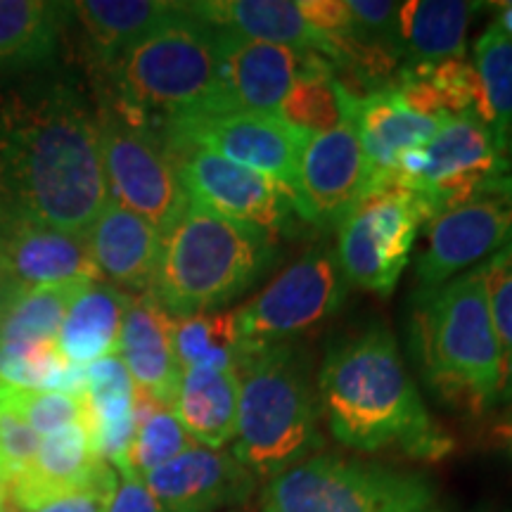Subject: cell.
I'll list each match as a JSON object with an SVG mask.
<instances>
[{
  "label": "cell",
  "instance_id": "603a6c76",
  "mask_svg": "<svg viewBox=\"0 0 512 512\" xmlns=\"http://www.w3.org/2000/svg\"><path fill=\"white\" fill-rule=\"evenodd\" d=\"M117 356L140 394L164 406H174L183 375L174 349V318L152 294L131 297L121 325Z\"/></svg>",
  "mask_w": 512,
  "mask_h": 512
},
{
  "label": "cell",
  "instance_id": "f546056e",
  "mask_svg": "<svg viewBox=\"0 0 512 512\" xmlns=\"http://www.w3.org/2000/svg\"><path fill=\"white\" fill-rule=\"evenodd\" d=\"M93 280L64 285H46L24 290L10 306L0 328V344L19 347H57L64 316L83 287Z\"/></svg>",
  "mask_w": 512,
  "mask_h": 512
},
{
  "label": "cell",
  "instance_id": "ee69618b",
  "mask_svg": "<svg viewBox=\"0 0 512 512\" xmlns=\"http://www.w3.org/2000/svg\"><path fill=\"white\" fill-rule=\"evenodd\" d=\"M508 157H510V162H512V140H510V145H508Z\"/></svg>",
  "mask_w": 512,
  "mask_h": 512
},
{
  "label": "cell",
  "instance_id": "44dd1931",
  "mask_svg": "<svg viewBox=\"0 0 512 512\" xmlns=\"http://www.w3.org/2000/svg\"><path fill=\"white\" fill-rule=\"evenodd\" d=\"M117 477V470L95 453L86 420L48 434L38 444L34 463L8 484L10 505L31 512L50 498L86 489Z\"/></svg>",
  "mask_w": 512,
  "mask_h": 512
},
{
  "label": "cell",
  "instance_id": "9a60e30c",
  "mask_svg": "<svg viewBox=\"0 0 512 512\" xmlns=\"http://www.w3.org/2000/svg\"><path fill=\"white\" fill-rule=\"evenodd\" d=\"M425 169L411 190L425 197L432 219L512 171L494 136L477 117H448L425 145Z\"/></svg>",
  "mask_w": 512,
  "mask_h": 512
},
{
  "label": "cell",
  "instance_id": "7c38bea8",
  "mask_svg": "<svg viewBox=\"0 0 512 512\" xmlns=\"http://www.w3.org/2000/svg\"><path fill=\"white\" fill-rule=\"evenodd\" d=\"M510 242L512 174H505L430 221L427 247L415 268L418 290L448 283L460 271L484 264Z\"/></svg>",
  "mask_w": 512,
  "mask_h": 512
},
{
  "label": "cell",
  "instance_id": "6da1fadb",
  "mask_svg": "<svg viewBox=\"0 0 512 512\" xmlns=\"http://www.w3.org/2000/svg\"><path fill=\"white\" fill-rule=\"evenodd\" d=\"M107 202L98 112L72 76L0 79V207L86 235Z\"/></svg>",
  "mask_w": 512,
  "mask_h": 512
},
{
  "label": "cell",
  "instance_id": "ffe728a7",
  "mask_svg": "<svg viewBox=\"0 0 512 512\" xmlns=\"http://www.w3.org/2000/svg\"><path fill=\"white\" fill-rule=\"evenodd\" d=\"M67 5V41L95 83L133 43L150 34L176 3L162 0H76Z\"/></svg>",
  "mask_w": 512,
  "mask_h": 512
},
{
  "label": "cell",
  "instance_id": "cb8c5ba5",
  "mask_svg": "<svg viewBox=\"0 0 512 512\" xmlns=\"http://www.w3.org/2000/svg\"><path fill=\"white\" fill-rule=\"evenodd\" d=\"M188 10L214 29L233 31L252 41L311 50L330 60V64L337 57L335 38H325L311 29L292 0H204L188 3Z\"/></svg>",
  "mask_w": 512,
  "mask_h": 512
},
{
  "label": "cell",
  "instance_id": "8d00e7d4",
  "mask_svg": "<svg viewBox=\"0 0 512 512\" xmlns=\"http://www.w3.org/2000/svg\"><path fill=\"white\" fill-rule=\"evenodd\" d=\"M117 484L119 475L105 479V482L100 484L86 486V489L69 491V494L50 498V501L38 505V508L31 512H107Z\"/></svg>",
  "mask_w": 512,
  "mask_h": 512
},
{
  "label": "cell",
  "instance_id": "3957f363",
  "mask_svg": "<svg viewBox=\"0 0 512 512\" xmlns=\"http://www.w3.org/2000/svg\"><path fill=\"white\" fill-rule=\"evenodd\" d=\"M408 342L425 382L448 406L472 415L501 406L503 358L482 264L415 292Z\"/></svg>",
  "mask_w": 512,
  "mask_h": 512
},
{
  "label": "cell",
  "instance_id": "f35d334b",
  "mask_svg": "<svg viewBox=\"0 0 512 512\" xmlns=\"http://www.w3.org/2000/svg\"><path fill=\"white\" fill-rule=\"evenodd\" d=\"M107 512H166L147 491L143 479L121 477Z\"/></svg>",
  "mask_w": 512,
  "mask_h": 512
},
{
  "label": "cell",
  "instance_id": "4316f807",
  "mask_svg": "<svg viewBox=\"0 0 512 512\" xmlns=\"http://www.w3.org/2000/svg\"><path fill=\"white\" fill-rule=\"evenodd\" d=\"M131 294L110 283L93 280L76 294L57 335V351L69 366L88 368L119 349L121 325Z\"/></svg>",
  "mask_w": 512,
  "mask_h": 512
},
{
  "label": "cell",
  "instance_id": "d4e9b609",
  "mask_svg": "<svg viewBox=\"0 0 512 512\" xmlns=\"http://www.w3.org/2000/svg\"><path fill=\"white\" fill-rule=\"evenodd\" d=\"M67 5L0 0V79L55 67L67 43Z\"/></svg>",
  "mask_w": 512,
  "mask_h": 512
},
{
  "label": "cell",
  "instance_id": "ab89813d",
  "mask_svg": "<svg viewBox=\"0 0 512 512\" xmlns=\"http://www.w3.org/2000/svg\"><path fill=\"white\" fill-rule=\"evenodd\" d=\"M489 439L498 451L505 453L512 460V413L503 415L501 420H496L489 430Z\"/></svg>",
  "mask_w": 512,
  "mask_h": 512
},
{
  "label": "cell",
  "instance_id": "d6986e66",
  "mask_svg": "<svg viewBox=\"0 0 512 512\" xmlns=\"http://www.w3.org/2000/svg\"><path fill=\"white\" fill-rule=\"evenodd\" d=\"M337 93L344 119L351 121V126L356 128L363 155H366L370 169L368 190L387 183L403 152L413 150V147H425L441 126V121L415 112L394 91L392 83L382 91L366 95V98H354L339 83Z\"/></svg>",
  "mask_w": 512,
  "mask_h": 512
},
{
  "label": "cell",
  "instance_id": "7a4b0ae2",
  "mask_svg": "<svg viewBox=\"0 0 512 512\" xmlns=\"http://www.w3.org/2000/svg\"><path fill=\"white\" fill-rule=\"evenodd\" d=\"M316 384L339 444L363 453L396 451L415 460H441L453 451V439L427 413L387 328L337 342Z\"/></svg>",
  "mask_w": 512,
  "mask_h": 512
},
{
  "label": "cell",
  "instance_id": "7402d4cb",
  "mask_svg": "<svg viewBox=\"0 0 512 512\" xmlns=\"http://www.w3.org/2000/svg\"><path fill=\"white\" fill-rule=\"evenodd\" d=\"M83 238L100 278L136 297L152 292L162 259V233L152 223L110 200Z\"/></svg>",
  "mask_w": 512,
  "mask_h": 512
},
{
  "label": "cell",
  "instance_id": "74e56055",
  "mask_svg": "<svg viewBox=\"0 0 512 512\" xmlns=\"http://www.w3.org/2000/svg\"><path fill=\"white\" fill-rule=\"evenodd\" d=\"M299 12L325 38H351L347 0H299Z\"/></svg>",
  "mask_w": 512,
  "mask_h": 512
},
{
  "label": "cell",
  "instance_id": "9c48e42d",
  "mask_svg": "<svg viewBox=\"0 0 512 512\" xmlns=\"http://www.w3.org/2000/svg\"><path fill=\"white\" fill-rule=\"evenodd\" d=\"M347 292L349 280L339 266L337 249L311 247L233 313L242 356L316 330L342 309Z\"/></svg>",
  "mask_w": 512,
  "mask_h": 512
},
{
  "label": "cell",
  "instance_id": "836d02e7",
  "mask_svg": "<svg viewBox=\"0 0 512 512\" xmlns=\"http://www.w3.org/2000/svg\"><path fill=\"white\" fill-rule=\"evenodd\" d=\"M0 403L10 406L38 437H48L86 420V394L60 389H8L0 387Z\"/></svg>",
  "mask_w": 512,
  "mask_h": 512
},
{
  "label": "cell",
  "instance_id": "277c9868",
  "mask_svg": "<svg viewBox=\"0 0 512 512\" xmlns=\"http://www.w3.org/2000/svg\"><path fill=\"white\" fill-rule=\"evenodd\" d=\"M219 67L216 29L192 15L188 3H176L93 88L98 100L159 128L185 114H228Z\"/></svg>",
  "mask_w": 512,
  "mask_h": 512
},
{
  "label": "cell",
  "instance_id": "52a82bcc",
  "mask_svg": "<svg viewBox=\"0 0 512 512\" xmlns=\"http://www.w3.org/2000/svg\"><path fill=\"white\" fill-rule=\"evenodd\" d=\"M259 512H437L425 477L339 456L306 458L271 477Z\"/></svg>",
  "mask_w": 512,
  "mask_h": 512
},
{
  "label": "cell",
  "instance_id": "30bf717a",
  "mask_svg": "<svg viewBox=\"0 0 512 512\" xmlns=\"http://www.w3.org/2000/svg\"><path fill=\"white\" fill-rule=\"evenodd\" d=\"M432 211L420 192L403 185L368 190L337 226V259L349 285L389 297L411 259Z\"/></svg>",
  "mask_w": 512,
  "mask_h": 512
},
{
  "label": "cell",
  "instance_id": "b9f144b4",
  "mask_svg": "<svg viewBox=\"0 0 512 512\" xmlns=\"http://www.w3.org/2000/svg\"><path fill=\"white\" fill-rule=\"evenodd\" d=\"M491 8H496V19L494 24L503 34L512 38V0H505V3H494Z\"/></svg>",
  "mask_w": 512,
  "mask_h": 512
},
{
  "label": "cell",
  "instance_id": "d6a6232c",
  "mask_svg": "<svg viewBox=\"0 0 512 512\" xmlns=\"http://www.w3.org/2000/svg\"><path fill=\"white\" fill-rule=\"evenodd\" d=\"M278 117L309 136H320L342 124V102L330 62L318 64L294 79L285 100L280 102Z\"/></svg>",
  "mask_w": 512,
  "mask_h": 512
},
{
  "label": "cell",
  "instance_id": "4fadbf2b",
  "mask_svg": "<svg viewBox=\"0 0 512 512\" xmlns=\"http://www.w3.org/2000/svg\"><path fill=\"white\" fill-rule=\"evenodd\" d=\"M169 155L183 190L200 207L271 238L292 226L297 211L290 195L268 176L197 147Z\"/></svg>",
  "mask_w": 512,
  "mask_h": 512
},
{
  "label": "cell",
  "instance_id": "60d3db41",
  "mask_svg": "<svg viewBox=\"0 0 512 512\" xmlns=\"http://www.w3.org/2000/svg\"><path fill=\"white\" fill-rule=\"evenodd\" d=\"M22 292H24L22 287H19L15 280L10 278V275L0 268V328H3V320H5V316H8L10 306L15 304V299Z\"/></svg>",
  "mask_w": 512,
  "mask_h": 512
},
{
  "label": "cell",
  "instance_id": "4dcf8cb0",
  "mask_svg": "<svg viewBox=\"0 0 512 512\" xmlns=\"http://www.w3.org/2000/svg\"><path fill=\"white\" fill-rule=\"evenodd\" d=\"M190 446H195V441L176 418L174 408L136 389V434L126 453L124 472L119 477L143 479L157 467L181 456Z\"/></svg>",
  "mask_w": 512,
  "mask_h": 512
},
{
  "label": "cell",
  "instance_id": "d590c367",
  "mask_svg": "<svg viewBox=\"0 0 512 512\" xmlns=\"http://www.w3.org/2000/svg\"><path fill=\"white\" fill-rule=\"evenodd\" d=\"M41 437L10 406L0 403V472L12 482L34 463Z\"/></svg>",
  "mask_w": 512,
  "mask_h": 512
},
{
  "label": "cell",
  "instance_id": "ba28073f",
  "mask_svg": "<svg viewBox=\"0 0 512 512\" xmlns=\"http://www.w3.org/2000/svg\"><path fill=\"white\" fill-rule=\"evenodd\" d=\"M95 112L110 200L143 216L164 238L188 207L190 197L178 181L162 136L155 126L107 100H98Z\"/></svg>",
  "mask_w": 512,
  "mask_h": 512
},
{
  "label": "cell",
  "instance_id": "7bdbcfd3",
  "mask_svg": "<svg viewBox=\"0 0 512 512\" xmlns=\"http://www.w3.org/2000/svg\"><path fill=\"white\" fill-rule=\"evenodd\" d=\"M10 505V494H8V482H5L3 472H0V512L8 510Z\"/></svg>",
  "mask_w": 512,
  "mask_h": 512
},
{
  "label": "cell",
  "instance_id": "8fae6325",
  "mask_svg": "<svg viewBox=\"0 0 512 512\" xmlns=\"http://www.w3.org/2000/svg\"><path fill=\"white\" fill-rule=\"evenodd\" d=\"M157 131L169 152L185 147L214 152L228 162L268 176L294 204L299 155L311 136L287 126L275 114H185L164 121Z\"/></svg>",
  "mask_w": 512,
  "mask_h": 512
},
{
  "label": "cell",
  "instance_id": "f6af8a7d",
  "mask_svg": "<svg viewBox=\"0 0 512 512\" xmlns=\"http://www.w3.org/2000/svg\"><path fill=\"white\" fill-rule=\"evenodd\" d=\"M5 512H19V510H15V508H12V505H8V510H5Z\"/></svg>",
  "mask_w": 512,
  "mask_h": 512
},
{
  "label": "cell",
  "instance_id": "f1b7e54d",
  "mask_svg": "<svg viewBox=\"0 0 512 512\" xmlns=\"http://www.w3.org/2000/svg\"><path fill=\"white\" fill-rule=\"evenodd\" d=\"M472 64L482 88L479 121L489 128L498 150L508 157L512 140V38L491 22L477 38Z\"/></svg>",
  "mask_w": 512,
  "mask_h": 512
},
{
  "label": "cell",
  "instance_id": "5bb4252c",
  "mask_svg": "<svg viewBox=\"0 0 512 512\" xmlns=\"http://www.w3.org/2000/svg\"><path fill=\"white\" fill-rule=\"evenodd\" d=\"M370 169L356 128L344 119L337 128L306 140L297 164L294 211L320 228L339 226L366 195Z\"/></svg>",
  "mask_w": 512,
  "mask_h": 512
},
{
  "label": "cell",
  "instance_id": "83f0119b",
  "mask_svg": "<svg viewBox=\"0 0 512 512\" xmlns=\"http://www.w3.org/2000/svg\"><path fill=\"white\" fill-rule=\"evenodd\" d=\"M240 380L235 370L188 368L174 399V413L195 444L226 448L238 425Z\"/></svg>",
  "mask_w": 512,
  "mask_h": 512
},
{
  "label": "cell",
  "instance_id": "e0dca14e",
  "mask_svg": "<svg viewBox=\"0 0 512 512\" xmlns=\"http://www.w3.org/2000/svg\"><path fill=\"white\" fill-rule=\"evenodd\" d=\"M143 484L166 512H223L252 498L256 477L233 451L195 444Z\"/></svg>",
  "mask_w": 512,
  "mask_h": 512
},
{
  "label": "cell",
  "instance_id": "ac0fdd59",
  "mask_svg": "<svg viewBox=\"0 0 512 512\" xmlns=\"http://www.w3.org/2000/svg\"><path fill=\"white\" fill-rule=\"evenodd\" d=\"M0 268L22 290L100 280L83 235L64 233L0 207Z\"/></svg>",
  "mask_w": 512,
  "mask_h": 512
},
{
  "label": "cell",
  "instance_id": "8992f818",
  "mask_svg": "<svg viewBox=\"0 0 512 512\" xmlns=\"http://www.w3.org/2000/svg\"><path fill=\"white\" fill-rule=\"evenodd\" d=\"M278 264L275 238L188 202L162 238L152 297L171 318L238 302Z\"/></svg>",
  "mask_w": 512,
  "mask_h": 512
},
{
  "label": "cell",
  "instance_id": "5b68a950",
  "mask_svg": "<svg viewBox=\"0 0 512 512\" xmlns=\"http://www.w3.org/2000/svg\"><path fill=\"white\" fill-rule=\"evenodd\" d=\"M240 401L233 456L271 479L325 446L318 384L309 351L294 342L247 351L238 370Z\"/></svg>",
  "mask_w": 512,
  "mask_h": 512
},
{
  "label": "cell",
  "instance_id": "e575fe53",
  "mask_svg": "<svg viewBox=\"0 0 512 512\" xmlns=\"http://www.w3.org/2000/svg\"><path fill=\"white\" fill-rule=\"evenodd\" d=\"M486 297L503 358L501 406H512V242L484 264Z\"/></svg>",
  "mask_w": 512,
  "mask_h": 512
},
{
  "label": "cell",
  "instance_id": "2e32d148",
  "mask_svg": "<svg viewBox=\"0 0 512 512\" xmlns=\"http://www.w3.org/2000/svg\"><path fill=\"white\" fill-rule=\"evenodd\" d=\"M221 57V91L228 112L275 114L297 76L330 62L311 50L252 41L233 31L216 29Z\"/></svg>",
  "mask_w": 512,
  "mask_h": 512
},
{
  "label": "cell",
  "instance_id": "1f68e13d",
  "mask_svg": "<svg viewBox=\"0 0 512 512\" xmlns=\"http://www.w3.org/2000/svg\"><path fill=\"white\" fill-rule=\"evenodd\" d=\"M174 349L181 370H238L242 342L233 313H197L174 318Z\"/></svg>",
  "mask_w": 512,
  "mask_h": 512
},
{
  "label": "cell",
  "instance_id": "484cf974",
  "mask_svg": "<svg viewBox=\"0 0 512 512\" xmlns=\"http://www.w3.org/2000/svg\"><path fill=\"white\" fill-rule=\"evenodd\" d=\"M482 3L463 0H408L396 17V50L401 67L465 57L467 29Z\"/></svg>",
  "mask_w": 512,
  "mask_h": 512
}]
</instances>
